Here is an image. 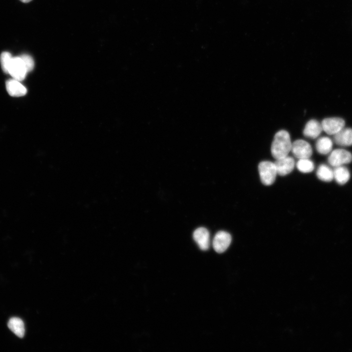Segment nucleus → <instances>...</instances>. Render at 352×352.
I'll return each instance as SVG.
<instances>
[{
  "label": "nucleus",
  "mask_w": 352,
  "mask_h": 352,
  "mask_svg": "<svg viewBox=\"0 0 352 352\" xmlns=\"http://www.w3.org/2000/svg\"><path fill=\"white\" fill-rule=\"evenodd\" d=\"M291 146L289 133L286 131L280 130L274 137L271 146V154L275 159L288 155Z\"/></svg>",
  "instance_id": "nucleus-1"
},
{
  "label": "nucleus",
  "mask_w": 352,
  "mask_h": 352,
  "mask_svg": "<svg viewBox=\"0 0 352 352\" xmlns=\"http://www.w3.org/2000/svg\"><path fill=\"white\" fill-rule=\"evenodd\" d=\"M258 171L262 183L266 186L272 184L278 175L274 163L269 161L261 162Z\"/></svg>",
  "instance_id": "nucleus-2"
},
{
  "label": "nucleus",
  "mask_w": 352,
  "mask_h": 352,
  "mask_svg": "<svg viewBox=\"0 0 352 352\" xmlns=\"http://www.w3.org/2000/svg\"><path fill=\"white\" fill-rule=\"evenodd\" d=\"M352 161L351 153L343 149H336L332 150L329 154L328 162L333 168L344 166Z\"/></svg>",
  "instance_id": "nucleus-3"
},
{
  "label": "nucleus",
  "mask_w": 352,
  "mask_h": 352,
  "mask_svg": "<svg viewBox=\"0 0 352 352\" xmlns=\"http://www.w3.org/2000/svg\"><path fill=\"white\" fill-rule=\"evenodd\" d=\"M291 152L298 159L309 158L312 154L311 145L303 139H298L292 143Z\"/></svg>",
  "instance_id": "nucleus-4"
},
{
  "label": "nucleus",
  "mask_w": 352,
  "mask_h": 352,
  "mask_svg": "<svg viewBox=\"0 0 352 352\" xmlns=\"http://www.w3.org/2000/svg\"><path fill=\"white\" fill-rule=\"evenodd\" d=\"M321 124L323 131L328 134L334 135L344 128L345 122L340 117H329L324 119Z\"/></svg>",
  "instance_id": "nucleus-5"
},
{
  "label": "nucleus",
  "mask_w": 352,
  "mask_h": 352,
  "mask_svg": "<svg viewBox=\"0 0 352 352\" xmlns=\"http://www.w3.org/2000/svg\"><path fill=\"white\" fill-rule=\"evenodd\" d=\"M231 241V236L229 233L220 231L216 234L213 238V247L217 253H223L228 248Z\"/></svg>",
  "instance_id": "nucleus-6"
},
{
  "label": "nucleus",
  "mask_w": 352,
  "mask_h": 352,
  "mask_svg": "<svg viewBox=\"0 0 352 352\" xmlns=\"http://www.w3.org/2000/svg\"><path fill=\"white\" fill-rule=\"evenodd\" d=\"M27 73L22 58L20 57H13L11 62L8 74L14 79L23 80Z\"/></svg>",
  "instance_id": "nucleus-7"
},
{
  "label": "nucleus",
  "mask_w": 352,
  "mask_h": 352,
  "mask_svg": "<svg viewBox=\"0 0 352 352\" xmlns=\"http://www.w3.org/2000/svg\"><path fill=\"white\" fill-rule=\"evenodd\" d=\"M274 163L277 174L281 176H285L290 173L295 165L294 158L288 155L277 159Z\"/></svg>",
  "instance_id": "nucleus-8"
},
{
  "label": "nucleus",
  "mask_w": 352,
  "mask_h": 352,
  "mask_svg": "<svg viewBox=\"0 0 352 352\" xmlns=\"http://www.w3.org/2000/svg\"><path fill=\"white\" fill-rule=\"evenodd\" d=\"M193 239L202 250H207L210 247V233L204 227L196 229L193 235Z\"/></svg>",
  "instance_id": "nucleus-9"
},
{
  "label": "nucleus",
  "mask_w": 352,
  "mask_h": 352,
  "mask_svg": "<svg viewBox=\"0 0 352 352\" xmlns=\"http://www.w3.org/2000/svg\"><path fill=\"white\" fill-rule=\"evenodd\" d=\"M5 85L7 91L12 96H22L27 92L26 88L20 82V81L13 78L7 80Z\"/></svg>",
  "instance_id": "nucleus-10"
},
{
  "label": "nucleus",
  "mask_w": 352,
  "mask_h": 352,
  "mask_svg": "<svg viewBox=\"0 0 352 352\" xmlns=\"http://www.w3.org/2000/svg\"><path fill=\"white\" fill-rule=\"evenodd\" d=\"M335 144L343 147L352 146V128H344L333 135Z\"/></svg>",
  "instance_id": "nucleus-11"
},
{
  "label": "nucleus",
  "mask_w": 352,
  "mask_h": 352,
  "mask_svg": "<svg viewBox=\"0 0 352 352\" xmlns=\"http://www.w3.org/2000/svg\"><path fill=\"white\" fill-rule=\"evenodd\" d=\"M323 131L321 123L315 119L309 120L303 130L304 136L311 139L318 137Z\"/></svg>",
  "instance_id": "nucleus-12"
},
{
  "label": "nucleus",
  "mask_w": 352,
  "mask_h": 352,
  "mask_svg": "<svg viewBox=\"0 0 352 352\" xmlns=\"http://www.w3.org/2000/svg\"><path fill=\"white\" fill-rule=\"evenodd\" d=\"M333 172V179L339 185L346 184L350 179V172L345 166L334 167Z\"/></svg>",
  "instance_id": "nucleus-13"
},
{
  "label": "nucleus",
  "mask_w": 352,
  "mask_h": 352,
  "mask_svg": "<svg viewBox=\"0 0 352 352\" xmlns=\"http://www.w3.org/2000/svg\"><path fill=\"white\" fill-rule=\"evenodd\" d=\"M333 142L327 136L320 137L316 141L315 148L318 153L323 155L329 154L332 150Z\"/></svg>",
  "instance_id": "nucleus-14"
},
{
  "label": "nucleus",
  "mask_w": 352,
  "mask_h": 352,
  "mask_svg": "<svg viewBox=\"0 0 352 352\" xmlns=\"http://www.w3.org/2000/svg\"><path fill=\"white\" fill-rule=\"evenodd\" d=\"M7 325L9 329L18 337L22 338L24 336L25 328L22 319L12 317L9 319Z\"/></svg>",
  "instance_id": "nucleus-15"
},
{
  "label": "nucleus",
  "mask_w": 352,
  "mask_h": 352,
  "mask_svg": "<svg viewBox=\"0 0 352 352\" xmlns=\"http://www.w3.org/2000/svg\"><path fill=\"white\" fill-rule=\"evenodd\" d=\"M316 176L321 181L330 182L333 179V169L326 164H321L317 170Z\"/></svg>",
  "instance_id": "nucleus-16"
},
{
  "label": "nucleus",
  "mask_w": 352,
  "mask_h": 352,
  "mask_svg": "<svg viewBox=\"0 0 352 352\" xmlns=\"http://www.w3.org/2000/svg\"><path fill=\"white\" fill-rule=\"evenodd\" d=\"M297 169L303 173H309L314 169V164L309 158L298 159L296 164Z\"/></svg>",
  "instance_id": "nucleus-17"
},
{
  "label": "nucleus",
  "mask_w": 352,
  "mask_h": 352,
  "mask_svg": "<svg viewBox=\"0 0 352 352\" xmlns=\"http://www.w3.org/2000/svg\"><path fill=\"white\" fill-rule=\"evenodd\" d=\"M13 57L8 52H3L0 56V65L2 70L8 73L9 67Z\"/></svg>",
  "instance_id": "nucleus-18"
},
{
  "label": "nucleus",
  "mask_w": 352,
  "mask_h": 352,
  "mask_svg": "<svg viewBox=\"0 0 352 352\" xmlns=\"http://www.w3.org/2000/svg\"><path fill=\"white\" fill-rule=\"evenodd\" d=\"M20 57L23 61L27 72L31 71L34 66V62L33 58L27 54H23Z\"/></svg>",
  "instance_id": "nucleus-19"
},
{
  "label": "nucleus",
  "mask_w": 352,
  "mask_h": 352,
  "mask_svg": "<svg viewBox=\"0 0 352 352\" xmlns=\"http://www.w3.org/2000/svg\"><path fill=\"white\" fill-rule=\"evenodd\" d=\"M21 0V1H22L23 2L27 3V2H29L31 1L32 0Z\"/></svg>",
  "instance_id": "nucleus-20"
}]
</instances>
